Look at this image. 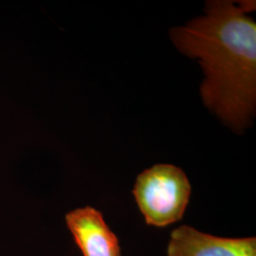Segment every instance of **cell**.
Returning <instances> with one entry per match:
<instances>
[{
  "instance_id": "obj_1",
  "label": "cell",
  "mask_w": 256,
  "mask_h": 256,
  "mask_svg": "<svg viewBox=\"0 0 256 256\" xmlns=\"http://www.w3.org/2000/svg\"><path fill=\"white\" fill-rule=\"evenodd\" d=\"M252 1H210L206 14L170 30L176 46L198 58L205 104L230 126L245 128L256 108V24L246 16Z\"/></svg>"
},
{
  "instance_id": "obj_3",
  "label": "cell",
  "mask_w": 256,
  "mask_h": 256,
  "mask_svg": "<svg viewBox=\"0 0 256 256\" xmlns=\"http://www.w3.org/2000/svg\"><path fill=\"white\" fill-rule=\"evenodd\" d=\"M167 256H256V239L218 238L182 226L171 234Z\"/></svg>"
},
{
  "instance_id": "obj_2",
  "label": "cell",
  "mask_w": 256,
  "mask_h": 256,
  "mask_svg": "<svg viewBox=\"0 0 256 256\" xmlns=\"http://www.w3.org/2000/svg\"><path fill=\"white\" fill-rule=\"evenodd\" d=\"M133 194L147 224L165 227L182 218L191 185L180 168L156 164L138 174Z\"/></svg>"
},
{
  "instance_id": "obj_4",
  "label": "cell",
  "mask_w": 256,
  "mask_h": 256,
  "mask_svg": "<svg viewBox=\"0 0 256 256\" xmlns=\"http://www.w3.org/2000/svg\"><path fill=\"white\" fill-rule=\"evenodd\" d=\"M66 222L84 256H122L118 238L99 210L92 207L72 210Z\"/></svg>"
}]
</instances>
